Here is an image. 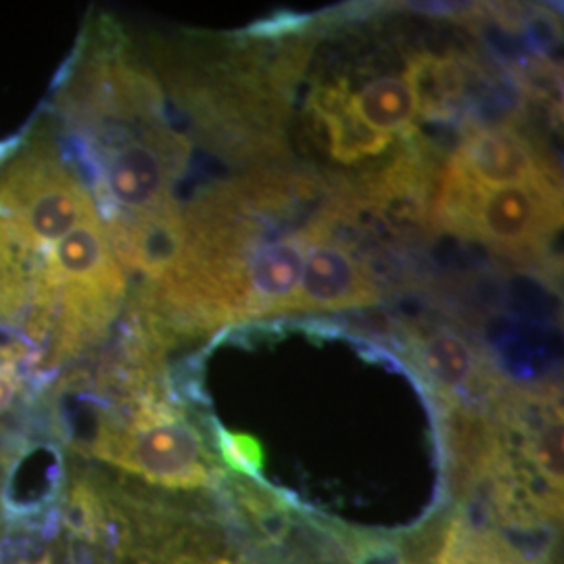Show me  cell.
Returning a JSON list of instances; mask_svg holds the SVG:
<instances>
[{
  "label": "cell",
  "instance_id": "cell-9",
  "mask_svg": "<svg viewBox=\"0 0 564 564\" xmlns=\"http://www.w3.org/2000/svg\"><path fill=\"white\" fill-rule=\"evenodd\" d=\"M485 188L470 181L454 160L445 163L431 209V226L463 239H473L475 216Z\"/></svg>",
  "mask_w": 564,
  "mask_h": 564
},
{
  "label": "cell",
  "instance_id": "cell-4",
  "mask_svg": "<svg viewBox=\"0 0 564 564\" xmlns=\"http://www.w3.org/2000/svg\"><path fill=\"white\" fill-rule=\"evenodd\" d=\"M452 160L485 191L554 178L545 174L535 149L512 126L468 130Z\"/></svg>",
  "mask_w": 564,
  "mask_h": 564
},
{
  "label": "cell",
  "instance_id": "cell-6",
  "mask_svg": "<svg viewBox=\"0 0 564 564\" xmlns=\"http://www.w3.org/2000/svg\"><path fill=\"white\" fill-rule=\"evenodd\" d=\"M412 347L424 377L437 384L442 395H470L477 387L494 384L481 354L456 330L437 328L416 337Z\"/></svg>",
  "mask_w": 564,
  "mask_h": 564
},
{
  "label": "cell",
  "instance_id": "cell-1",
  "mask_svg": "<svg viewBox=\"0 0 564 564\" xmlns=\"http://www.w3.org/2000/svg\"><path fill=\"white\" fill-rule=\"evenodd\" d=\"M563 223L561 191L554 178L487 191L475 216V235L491 249L517 260L538 256Z\"/></svg>",
  "mask_w": 564,
  "mask_h": 564
},
{
  "label": "cell",
  "instance_id": "cell-2",
  "mask_svg": "<svg viewBox=\"0 0 564 564\" xmlns=\"http://www.w3.org/2000/svg\"><path fill=\"white\" fill-rule=\"evenodd\" d=\"M333 209L302 232L270 242L256 251L245 265V302L242 318L284 314L302 281L305 258L318 242L330 237Z\"/></svg>",
  "mask_w": 564,
  "mask_h": 564
},
{
  "label": "cell",
  "instance_id": "cell-11",
  "mask_svg": "<svg viewBox=\"0 0 564 564\" xmlns=\"http://www.w3.org/2000/svg\"><path fill=\"white\" fill-rule=\"evenodd\" d=\"M0 564H55V558L53 554H42L39 558H15V554H11Z\"/></svg>",
  "mask_w": 564,
  "mask_h": 564
},
{
  "label": "cell",
  "instance_id": "cell-8",
  "mask_svg": "<svg viewBox=\"0 0 564 564\" xmlns=\"http://www.w3.org/2000/svg\"><path fill=\"white\" fill-rule=\"evenodd\" d=\"M354 107L370 128L384 134H402L403 139L416 132L419 102L405 76H383L364 84L354 95Z\"/></svg>",
  "mask_w": 564,
  "mask_h": 564
},
{
  "label": "cell",
  "instance_id": "cell-5",
  "mask_svg": "<svg viewBox=\"0 0 564 564\" xmlns=\"http://www.w3.org/2000/svg\"><path fill=\"white\" fill-rule=\"evenodd\" d=\"M310 109L314 111L316 121L324 126L328 153L335 162L351 165L377 158L393 142L391 134L370 128L360 118L345 80L316 90L310 99Z\"/></svg>",
  "mask_w": 564,
  "mask_h": 564
},
{
  "label": "cell",
  "instance_id": "cell-10",
  "mask_svg": "<svg viewBox=\"0 0 564 564\" xmlns=\"http://www.w3.org/2000/svg\"><path fill=\"white\" fill-rule=\"evenodd\" d=\"M218 447L224 460L245 475H256L262 468V447L242 433H228L218 429Z\"/></svg>",
  "mask_w": 564,
  "mask_h": 564
},
{
  "label": "cell",
  "instance_id": "cell-7",
  "mask_svg": "<svg viewBox=\"0 0 564 564\" xmlns=\"http://www.w3.org/2000/svg\"><path fill=\"white\" fill-rule=\"evenodd\" d=\"M419 102V113L426 120L456 118L458 101L463 99L466 74L456 59L435 55H416L405 63L403 74Z\"/></svg>",
  "mask_w": 564,
  "mask_h": 564
},
{
  "label": "cell",
  "instance_id": "cell-3",
  "mask_svg": "<svg viewBox=\"0 0 564 564\" xmlns=\"http://www.w3.org/2000/svg\"><path fill=\"white\" fill-rule=\"evenodd\" d=\"M379 303V291L364 263L341 245L328 239L312 247L302 281L286 312H339Z\"/></svg>",
  "mask_w": 564,
  "mask_h": 564
}]
</instances>
